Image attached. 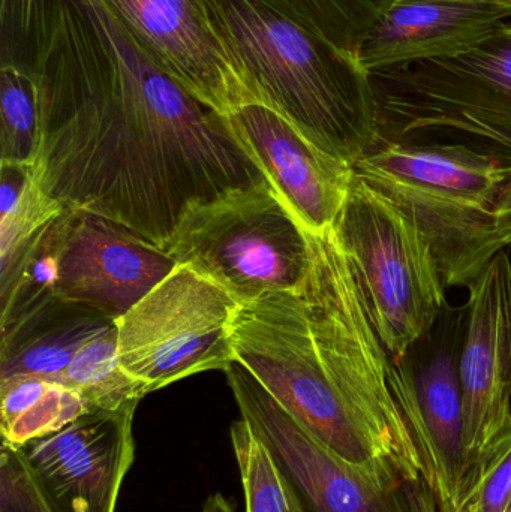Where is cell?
<instances>
[{"mask_svg":"<svg viewBox=\"0 0 511 512\" xmlns=\"http://www.w3.org/2000/svg\"><path fill=\"white\" fill-rule=\"evenodd\" d=\"M33 71L39 186L161 249L188 215L269 182L228 123L143 50L104 0H56Z\"/></svg>","mask_w":511,"mask_h":512,"instance_id":"6da1fadb","label":"cell"},{"mask_svg":"<svg viewBox=\"0 0 511 512\" xmlns=\"http://www.w3.org/2000/svg\"><path fill=\"white\" fill-rule=\"evenodd\" d=\"M255 101L353 167L377 143L371 75L291 0H204Z\"/></svg>","mask_w":511,"mask_h":512,"instance_id":"7a4b0ae2","label":"cell"},{"mask_svg":"<svg viewBox=\"0 0 511 512\" xmlns=\"http://www.w3.org/2000/svg\"><path fill=\"white\" fill-rule=\"evenodd\" d=\"M354 174L419 228L446 288H468L511 248V173L458 144L377 141Z\"/></svg>","mask_w":511,"mask_h":512,"instance_id":"3957f363","label":"cell"},{"mask_svg":"<svg viewBox=\"0 0 511 512\" xmlns=\"http://www.w3.org/2000/svg\"><path fill=\"white\" fill-rule=\"evenodd\" d=\"M377 141L467 147L511 173V21L452 59L371 75Z\"/></svg>","mask_w":511,"mask_h":512,"instance_id":"277c9868","label":"cell"},{"mask_svg":"<svg viewBox=\"0 0 511 512\" xmlns=\"http://www.w3.org/2000/svg\"><path fill=\"white\" fill-rule=\"evenodd\" d=\"M233 348L236 361L321 444L351 465L399 475L326 369L302 291L240 304Z\"/></svg>","mask_w":511,"mask_h":512,"instance_id":"5b68a950","label":"cell"},{"mask_svg":"<svg viewBox=\"0 0 511 512\" xmlns=\"http://www.w3.org/2000/svg\"><path fill=\"white\" fill-rule=\"evenodd\" d=\"M165 252L240 304L302 291L312 264L308 231L270 182L195 210Z\"/></svg>","mask_w":511,"mask_h":512,"instance_id":"8992f818","label":"cell"},{"mask_svg":"<svg viewBox=\"0 0 511 512\" xmlns=\"http://www.w3.org/2000/svg\"><path fill=\"white\" fill-rule=\"evenodd\" d=\"M392 357L432 327L447 304L435 256L413 221L354 174L333 227Z\"/></svg>","mask_w":511,"mask_h":512,"instance_id":"52a82bcc","label":"cell"},{"mask_svg":"<svg viewBox=\"0 0 511 512\" xmlns=\"http://www.w3.org/2000/svg\"><path fill=\"white\" fill-rule=\"evenodd\" d=\"M240 303L222 286L177 265L116 322L120 363L146 394L233 363Z\"/></svg>","mask_w":511,"mask_h":512,"instance_id":"ba28073f","label":"cell"},{"mask_svg":"<svg viewBox=\"0 0 511 512\" xmlns=\"http://www.w3.org/2000/svg\"><path fill=\"white\" fill-rule=\"evenodd\" d=\"M467 304L441 310L437 321L390 361V385L416 439L423 480L441 512L455 510L467 477L461 352Z\"/></svg>","mask_w":511,"mask_h":512,"instance_id":"9c48e42d","label":"cell"},{"mask_svg":"<svg viewBox=\"0 0 511 512\" xmlns=\"http://www.w3.org/2000/svg\"><path fill=\"white\" fill-rule=\"evenodd\" d=\"M243 420L269 447L309 512H417L413 483L351 465L297 423L239 361L225 369Z\"/></svg>","mask_w":511,"mask_h":512,"instance_id":"30bf717a","label":"cell"},{"mask_svg":"<svg viewBox=\"0 0 511 512\" xmlns=\"http://www.w3.org/2000/svg\"><path fill=\"white\" fill-rule=\"evenodd\" d=\"M177 262L119 222L86 210L62 213L57 295L117 322L162 282Z\"/></svg>","mask_w":511,"mask_h":512,"instance_id":"8fae6325","label":"cell"},{"mask_svg":"<svg viewBox=\"0 0 511 512\" xmlns=\"http://www.w3.org/2000/svg\"><path fill=\"white\" fill-rule=\"evenodd\" d=\"M141 50L186 92L227 116L255 101L204 0H104Z\"/></svg>","mask_w":511,"mask_h":512,"instance_id":"7c38bea8","label":"cell"},{"mask_svg":"<svg viewBox=\"0 0 511 512\" xmlns=\"http://www.w3.org/2000/svg\"><path fill=\"white\" fill-rule=\"evenodd\" d=\"M138 402L98 409L60 432L18 448L45 495L62 512H116L134 465Z\"/></svg>","mask_w":511,"mask_h":512,"instance_id":"4fadbf2b","label":"cell"},{"mask_svg":"<svg viewBox=\"0 0 511 512\" xmlns=\"http://www.w3.org/2000/svg\"><path fill=\"white\" fill-rule=\"evenodd\" d=\"M461 352L467 472L511 423V258L501 252L468 286Z\"/></svg>","mask_w":511,"mask_h":512,"instance_id":"5bb4252c","label":"cell"},{"mask_svg":"<svg viewBox=\"0 0 511 512\" xmlns=\"http://www.w3.org/2000/svg\"><path fill=\"white\" fill-rule=\"evenodd\" d=\"M227 120L303 228L315 236L333 230L353 182V167L318 149L261 102L234 108Z\"/></svg>","mask_w":511,"mask_h":512,"instance_id":"9a60e30c","label":"cell"},{"mask_svg":"<svg viewBox=\"0 0 511 512\" xmlns=\"http://www.w3.org/2000/svg\"><path fill=\"white\" fill-rule=\"evenodd\" d=\"M511 21L503 0H395L360 50L369 75L452 59L479 47Z\"/></svg>","mask_w":511,"mask_h":512,"instance_id":"2e32d148","label":"cell"},{"mask_svg":"<svg viewBox=\"0 0 511 512\" xmlns=\"http://www.w3.org/2000/svg\"><path fill=\"white\" fill-rule=\"evenodd\" d=\"M113 325L92 307L57 298L2 334L0 381L17 376L56 381L86 343Z\"/></svg>","mask_w":511,"mask_h":512,"instance_id":"e0dca14e","label":"cell"},{"mask_svg":"<svg viewBox=\"0 0 511 512\" xmlns=\"http://www.w3.org/2000/svg\"><path fill=\"white\" fill-rule=\"evenodd\" d=\"M2 444L21 448L53 435L93 409L72 388L38 376L0 381Z\"/></svg>","mask_w":511,"mask_h":512,"instance_id":"ac0fdd59","label":"cell"},{"mask_svg":"<svg viewBox=\"0 0 511 512\" xmlns=\"http://www.w3.org/2000/svg\"><path fill=\"white\" fill-rule=\"evenodd\" d=\"M62 213L38 234L6 273L0 274L2 334L59 298L57 280Z\"/></svg>","mask_w":511,"mask_h":512,"instance_id":"d6986e66","label":"cell"},{"mask_svg":"<svg viewBox=\"0 0 511 512\" xmlns=\"http://www.w3.org/2000/svg\"><path fill=\"white\" fill-rule=\"evenodd\" d=\"M0 274L65 210L36 180L33 165L0 164Z\"/></svg>","mask_w":511,"mask_h":512,"instance_id":"ffe728a7","label":"cell"},{"mask_svg":"<svg viewBox=\"0 0 511 512\" xmlns=\"http://www.w3.org/2000/svg\"><path fill=\"white\" fill-rule=\"evenodd\" d=\"M54 382L77 391L93 411H114L147 396L120 363L117 325L86 343Z\"/></svg>","mask_w":511,"mask_h":512,"instance_id":"44dd1931","label":"cell"},{"mask_svg":"<svg viewBox=\"0 0 511 512\" xmlns=\"http://www.w3.org/2000/svg\"><path fill=\"white\" fill-rule=\"evenodd\" d=\"M41 146V86L32 68L0 66V164L35 165Z\"/></svg>","mask_w":511,"mask_h":512,"instance_id":"7402d4cb","label":"cell"},{"mask_svg":"<svg viewBox=\"0 0 511 512\" xmlns=\"http://www.w3.org/2000/svg\"><path fill=\"white\" fill-rule=\"evenodd\" d=\"M230 436L245 493V512H309L272 451L248 421H234Z\"/></svg>","mask_w":511,"mask_h":512,"instance_id":"603a6c76","label":"cell"},{"mask_svg":"<svg viewBox=\"0 0 511 512\" xmlns=\"http://www.w3.org/2000/svg\"><path fill=\"white\" fill-rule=\"evenodd\" d=\"M300 14L339 50L359 57L378 18L395 0H291Z\"/></svg>","mask_w":511,"mask_h":512,"instance_id":"cb8c5ba5","label":"cell"},{"mask_svg":"<svg viewBox=\"0 0 511 512\" xmlns=\"http://www.w3.org/2000/svg\"><path fill=\"white\" fill-rule=\"evenodd\" d=\"M455 510L511 512V423L468 469Z\"/></svg>","mask_w":511,"mask_h":512,"instance_id":"d4e9b609","label":"cell"},{"mask_svg":"<svg viewBox=\"0 0 511 512\" xmlns=\"http://www.w3.org/2000/svg\"><path fill=\"white\" fill-rule=\"evenodd\" d=\"M56 0H0L2 65L32 68L53 26Z\"/></svg>","mask_w":511,"mask_h":512,"instance_id":"484cf974","label":"cell"},{"mask_svg":"<svg viewBox=\"0 0 511 512\" xmlns=\"http://www.w3.org/2000/svg\"><path fill=\"white\" fill-rule=\"evenodd\" d=\"M0 512H62L45 495L18 448L0 450Z\"/></svg>","mask_w":511,"mask_h":512,"instance_id":"4316f807","label":"cell"},{"mask_svg":"<svg viewBox=\"0 0 511 512\" xmlns=\"http://www.w3.org/2000/svg\"><path fill=\"white\" fill-rule=\"evenodd\" d=\"M413 495L417 512H440L437 499L425 481H417L413 484Z\"/></svg>","mask_w":511,"mask_h":512,"instance_id":"83f0119b","label":"cell"},{"mask_svg":"<svg viewBox=\"0 0 511 512\" xmlns=\"http://www.w3.org/2000/svg\"><path fill=\"white\" fill-rule=\"evenodd\" d=\"M200 512H237L230 501L225 498L222 493H215L210 495L206 501L203 502Z\"/></svg>","mask_w":511,"mask_h":512,"instance_id":"f1b7e54d","label":"cell"},{"mask_svg":"<svg viewBox=\"0 0 511 512\" xmlns=\"http://www.w3.org/2000/svg\"><path fill=\"white\" fill-rule=\"evenodd\" d=\"M503 2H509V3H511V0H503Z\"/></svg>","mask_w":511,"mask_h":512,"instance_id":"f546056e","label":"cell"},{"mask_svg":"<svg viewBox=\"0 0 511 512\" xmlns=\"http://www.w3.org/2000/svg\"><path fill=\"white\" fill-rule=\"evenodd\" d=\"M447 512H459V511L453 510V511H447Z\"/></svg>","mask_w":511,"mask_h":512,"instance_id":"4dcf8cb0","label":"cell"}]
</instances>
